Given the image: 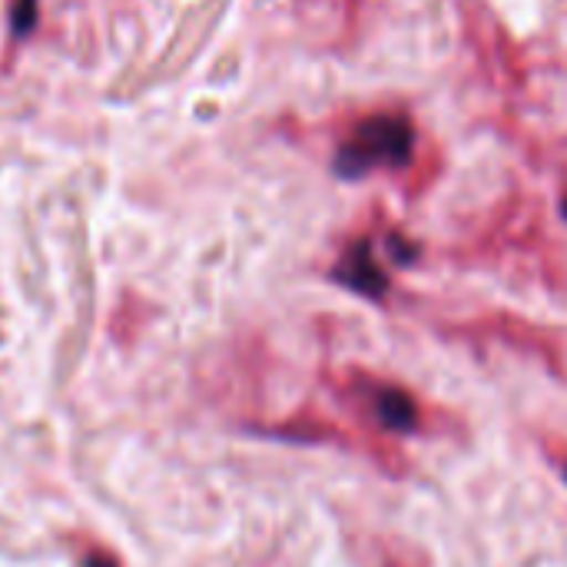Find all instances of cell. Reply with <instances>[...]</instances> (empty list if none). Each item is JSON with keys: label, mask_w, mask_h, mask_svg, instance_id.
<instances>
[{"label": "cell", "mask_w": 567, "mask_h": 567, "mask_svg": "<svg viewBox=\"0 0 567 567\" xmlns=\"http://www.w3.org/2000/svg\"><path fill=\"white\" fill-rule=\"evenodd\" d=\"M465 336H475V339H485V342H495V346H505L512 352H522V355H532L545 365V372L567 379V342L558 339L555 332L522 319V316H508V312H488V316H478L472 322L462 326Z\"/></svg>", "instance_id": "3957f363"}, {"label": "cell", "mask_w": 567, "mask_h": 567, "mask_svg": "<svg viewBox=\"0 0 567 567\" xmlns=\"http://www.w3.org/2000/svg\"><path fill=\"white\" fill-rule=\"evenodd\" d=\"M10 17H13V30L17 33H30L33 23H37V0H17Z\"/></svg>", "instance_id": "52a82bcc"}, {"label": "cell", "mask_w": 567, "mask_h": 567, "mask_svg": "<svg viewBox=\"0 0 567 567\" xmlns=\"http://www.w3.org/2000/svg\"><path fill=\"white\" fill-rule=\"evenodd\" d=\"M415 146V130L405 116L399 113H375L362 120L349 140L339 146L336 169L339 176H365L379 166H405L412 159Z\"/></svg>", "instance_id": "7a4b0ae2"}, {"label": "cell", "mask_w": 567, "mask_h": 567, "mask_svg": "<svg viewBox=\"0 0 567 567\" xmlns=\"http://www.w3.org/2000/svg\"><path fill=\"white\" fill-rule=\"evenodd\" d=\"M538 445L545 449L548 462L558 468V475L567 482V439H558V435H542Z\"/></svg>", "instance_id": "8992f818"}, {"label": "cell", "mask_w": 567, "mask_h": 567, "mask_svg": "<svg viewBox=\"0 0 567 567\" xmlns=\"http://www.w3.org/2000/svg\"><path fill=\"white\" fill-rule=\"evenodd\" d=\"M336 279L346 282L349 289L369 296V299H385V292H389V279H385L382 266L375 262V256H372V249L365 243H355L342 256V262L336 269Z\"/></svg>", "instance_id": "5b68a950"}, {"label": "cell", "mask_w": 567, "mask_h": 567, "mask_svg": "<svg viewBox=\"0 0 567 567\" xmlns=\"http://www.w3.org/2000/svg\"><path fill=\"white\" fill-rule=\"evenodd\" d=\"M465 17H468V37L478 50V56L488 63V70L495 73V80H505V83H518L522 80V70H518V56L512 50V40L508 33L498 27V20L492 13H485L478 3H465Z\"/></svg>", "instance_id": "277c9868"}, {"label": "cell", "mask_w": 567, "mask_h": 567, "mask_svg": "<svg viewBox=\"0 0 567 567\" xmlns=\"http://www.w3.org/2000/svg\"><path fill=\"white\" fill-rule=\"evenodd\" d=\"M336 395L342 405L359 412L362 425L379 432V435H422V432H439V422L432 409L405 385L379 379L359 365H349L342 372L329 375Z\"/></svg>", "instance_id": "6da1fadb"}]
</instances>
